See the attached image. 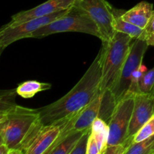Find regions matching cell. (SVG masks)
<instances>
[{"mask_svg":"<svg viewBox=\"0 0 154 154\" xmlns=\"http://www.w3.org/2000/svg\"><path fill=\"white\" fill-rule=\"evenodd\" d=\"M102 49L76 85L64 96L50 105L38 108L42 125H48L80 112L101 91Z\"/></svg>","mask_w":154,"mask_h":154,"instance_id":"6da1fadb","label":"cell"},{"mask_svg":"<svg viewBox=\"0 0 154 154\" xmlns=\"http://www.w3.org/2000/svg\"><path fill=\"white\" fill-rule=\"evenodd\" d=\"M42 126L38 110L17 105L0 114V143L10 148L9 154H24L26 147Z\"/></svg>","mask_w":154,"mask_h":154,"instance_id":"7a4b0ae2","label":"cell"},{"mask_svg":"<svg viewBox=\"0 0 154 154\" xmlns=\"http://www.w3.org/2000/svg\"><path fill=\"white\" fill-rule=\"evenodd\" d=\"M133 39L129 35L116 32L111 40L102 42L101 91L111 90L118 78Z\"/></svg>","mask_w":154,"mask_h":154,"instance_id":"3957f363","label":"cell"},{"mask_svg":"<svg viewBox=\"0 0 154 154\" xmlns=\"http://www.w3.org/2000/svg\"><path fill=\"white\" fill-rule=\"evenodd\" d=\"M75 32L91 35L101 40L99 28L89 14L75 2L66 14L41 27L32 33V38H41L53 34Z\"/></svg>","mask_w":154,"mask_h":154,"instance_id":"277c9868","label":"cell"},{"mask_svg":"<svg viewBox=\"0 0 154 154\" xmlns=\"http://www.w3.org/2000/svg\"><path fill=\"white\" fill-rule=\"evenodd\" d=\"M117 102L111 90H103L90 103L78 113L73 126V131H84L91 127L96 118H101L108 124Z\"/></svg>","mask_w":154,"mask_h":154,"instance_id":"5b68a950","label":"cell"},{"mask_svg":"<svg viewBox=\"0 0 154 154\" xmlns=\"http://www.w3.org/2000/svg\"><path fill=\"white\" fill-rule=\"evenodd\" d=\"M148 47L146 40L141 38L134 39L131 44L130 49L118 78L111 90L117 103L127 94L132 75L142 65L143 59Z\"/></svg>","mask_w":154,"mask_h":154,"instance_id":"8992f818","label":"cell"},{"mask_svg":"<svg viewBox=\"0 0 154 154\" xmlns=\"http://www.w3.org/2000/svg\"><path fill=\"white\" fill-rule=\"evenodd\" d=\"M135 95H127L117 103L108 127V145L124 144L130 124L135 105Z\"/></svg>","mask_w":154,"mask_h":154,"instance_id":"52a82bcc","label":"cell"},{"mask_svg":"<svg viewBox=\"0 0 154 154\" xmlns=\"http://www.w3.org/2000/svg\"><path fill=\"white\" fill-rule=\"evenodd\" d=\"M72 7V6H71ZM69 9L56 12L52 14L47 15L42 17L29 20L23 23L14 26H3L0 30V49L1 52L8 46L18 40L26 38H32V33L40 29L41 27L50 23L54 20L63 16L68 12Z\"/></svg>","mask_w":154,"mask_h":154,"instance_id":"ba28073f","label":"cell"},{"mask_svg":"<svg viewBox=\"0 0 154 154\" xmlns=\"http://www.w3.org/2000/svg\"><path fill=\"white\" fill-rule=\"evenodd\" d=\"M86 11L99 28L102 42H108L115 35L114 8L106 0H75Z\"/></svg>","mask_w":154,"mask_h":154,"instance_id":"9c48e42d","label":"cell"},{"mask_svg":"<svg viewBox=\"0 0 154 154\" xmlns=\"http://www.w3.org/2000/svg\"><path fill=\"white\" fill-rule=\"evenodd\" d=\"M135 97L133 112L125 141L128 147L133 142V136L136 132L154 116V96L151 93H137Z\"/></svg>","mask_w":154,"mask_h":154,"instance_id":"30bf717a","label":"cell"},{"mask_svg":"<svg viewBox=\"0 0 154 154\" xmlns=\"http://www.w3.org/2000/svg\"><path fill=\"white\" fill-rule=\"evenodd\" d=\"M72 116L51 124L43 125L26 147L24 154H46Z\"/></svg>","mask_w":154,"mask_h":154,"instance_id":"8fae6325","label":"cell"},{"mask_svg":"<svg viewBox=\"0 0 154 154\" xmlns=\"http://www.w3.org/2000/svg\"><path fill=\"white\" fill-rule=\"evenodd\" d=\"M75 0H48L29 10L23 11L11 16V20L5 24L9 26H14L29 20L42 17L52 14L56 12L69 9L75 3Z\"/></svg>","mask_w":154,"mask_h":154,"instance_id":"7c38bea8","label":"cell"},{"mask_svg":"<svg viewBox=\"0 0 154 154\" xmlns=\"http://www.w3.org/2000/svg\"><path fill=\"white\" fill-rule=\"evenodd\" d=\"M153 5L152 3L146 1L140 2L129 10L125 11L122 14V18L144 29L153 14Z\"/></svg>","mask_w":154,"mask_h":154,"instance_id":"4fadbf2b","label":"cell"},{"mask_svg":"<svg viewBox=\"0 0 154 154\" xmlns=\"http://www.w3.org/2000/svg\"><path fill=\"white\" fill-rule=\"evenodd\" d=\"M114 15V27L116 32L125 33L130 35L132 38H140L143 34L144 29L140 28L138 26H135L131 23L124 20L122 18V14L125 11L120 9H113Z\"/></svg>","mask_w":154,"mask_h":154,"instance_id":"5bb4252c","label":"cell"},{"mask_svg":"<svg viewBox=\"0 0 154 154\" xmlns=\"http://www.w3.org/2000/svg\"><path fill=\"white\" fill-rule=\"evenodd\" d=\"M108 124L101 118H96L91 126V135L95 138L99 146V153L104 154L108 144Z\"/></svg>","mask_w":154,"mask_h":154,"instance_id":"9a60e30c","label":"cell"},{"mask_svg":"<svg viewBox=\"0 0 154 154\" xmlns=\"http://www.w3.org/2000/svg\"><path fill=\"white\" fill-rule=\"evenodd\" d=\"M84 131H72L47 151L46 154H71Z\"/></svg>","mask_w":154,"mask_h":154,"instance_id":"2e32d148","label":"cell"},{"mask_svg":"<svg viewBox=\"0 0 154 154\" xmlns=\"http://www.w3.org/2000/svg\"><path fill=\"white\" fill-rule=\"evenodd\" d=\"M51 87L52 85L48 83H42L37 81H27L19 84L16 89L18 96L24 99H30L38 93L50 90Z\"/></svg>","mask_w":154,"mask_h":154,"instance_id":"e0dca14e","label":"cell"},{"mask_svg":"<svg viewBox=\"0 0 154 154\" xmlns=\"http://www.w3.org/2000/svg\"><path fill=\"white\" fill-rule=\"evenodd\" d=\"M18 96L17 89L1 90L0 92V114L7 113L16 107V96Z\"/></svg>","mask_w":154,"mask_h":154,"instance_id":"ac0fdd59","label":"cell"},{"mask_svg":"<svg viewBox=\"0 0 154 154\" xmlns=\"http://www.w3.org/2000/svg\"><path fill=\"white\" fill-rule=\"evenodd\" d=\"M126 154H154V135L140 142L132 143Z\"/></svg>","mask_w":154,"mask_h":154,"instance_id":"d6986e66","label":"cell"},{"mask_svg":"<svg viewBox=\"0 0 154 154\" xmlns=\"http://www.w3.org/2000/svg\"><path fill=\"white\" fill-rule=\"evenodd\" d=\"M154 87V66L150 70H147L143 75L138 90L141 93H151Z\"/></svg>","mask_w":154,"mask_h":154,"instance_id":"ffe728a7","label":"cell"},{"mask_svg":"<svg viewBox=\"0 0 154 154\" xmlns=\"http://www.w3.org/2000/svg\"><path fill=\"white\" fill-rule=\"evenodd\" d=\"M154 135V116L151 117L133 136V142L137 143Z\"/></svg>","mask_w":154,"mask_h":154,"instance_id":"44dd1931","label":"cell"},{"mask_svg":"<svg viewBox=\"0 0 154 154\" xmlns=\"http://www.w3.org/2000/svg\"><path fill=\"white\" fill-rule=\"evenodd\" d=\"M91 134V127L87 129L83 132L82 135L75 144L71 154H87L88 147L89 138Z\"/></svg>","mask_w":154,"mask_h":154,"instance_id":"7402d4cb","label":"cell"},{"mask_svg":"<svg viewBox=\"0 0 154 154\" xmlns=\"http://www.w3.org/2000/svg\"><path fill=\"white\" fill-rule=\"evenodd\" d=\"M147 70V68L144 66H143V65H141V66L134 72L133 75H132V80H131L130 87H129V91H128L126 96H127V95H135L137 94V93H139L138 84H139V82L140 81H141V78H142L143 75H144V73Z\"/></svg>","mask_w":154,"mask_h":154,"instance_id":"603a6c76","label":"cell"},{"mask_svg":"<svg viewBox=\"0 0 154 154\" xmlns=\"http://www.w3.org/2000/svg\"><path fill=\"white\" fill-rule=\"evenodd\" d=\"M127 147L124 144L108 145L104 154H126Z\"/></svg>","mask_w":154,"mask_h":154,"instance_id":"cb8c5ba5","label":"cell"},{"mask_svg":"<svg viewBox=\"0 0 154 154\" xmlns=\"http://www.w3.org/2000/svg\"><path fill=\"white\" fill-rule=\"evenodd\" d=\"M153 33H154V10L151 17H150V20H149L148 23H147V26H146L145 28L144 29L143 34L140 38L145 40L147 36L153 34Z\"/></svg>","mask_w":154,"mask_h":154,"instance_id":"d4e9b609","label":"cell"},{"mask_svg":"<svg viewBox=\"0 0 154 154\" xmlns=\"http://www.w3.org/2000/svg\"><path fill=\"white\" fill-rule=\"evenodd\" d=\"M87 154H100L99 153V146L95 138L90 134V138H89L88 147H87Z\"/></svg>","mask_w":154,"mask_h":154,"instance_id":"484cf974","label":"cell"},{"mask_svg":"<svg viewBox=\"0 0 154 154\" xmlns=\"http://www.w3.org/2000/svg\"><path fill=\"white\" fill-rule=\"evenodd\" d=\"M10 148L6 144L0 143V154H9Z\"/></svg>","mask_w":154,"mask_h":154,"instance_id":"4316f807","label":"cell"},{"mask_svg":"<svg viewBox=\"0 0 154 154\" xmlns=\"http://www.w3.org/2000/svg\"><path fill=\"white\" fill-rule=\"evenodd\" d=\"M146 42H147V45H149V46H152V47H154V33L153 34L147 36L145 38Z\"/></svg>","mask_w":154,"mask_h":154,"instance_id":"83f0119b","label":"cell"},{"mask_svg":"<svg viewBox=\"0 0 154 154\" xmlns=\"http://www.w3.org/2000/svg\"><path fill=\"white\" fill-rule=\"evenodd\" d=\"M151 94H152V95H153V96H154V87H153V90H152V93H151Z\"/></svg>","mask_w":154,"mask_h":154,"instance_id":"f1b7e54d","label":"cell"}]
</instances>
